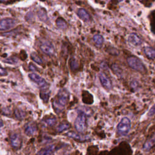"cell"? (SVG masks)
<instances>
[{"label": "cell", "mask_w": 155, "mask_h": 155, "mask_svg": "<svg viewBox=\"0 0 155 155\" xmlns=\"http://www.w3.org/2000/svg\"><path fill=\"white\" fill-rule=\"evenodd\" d=\"M69 98V93L65 89L60 90L53 101V107L55 111L59 114L63 111L66 106Z\"/></svg>", "instance_id": "6da1fadb"}, {"label": "cell", "mask_w": 155, "mask_h": 155, "mask_svg": "<svg viewBox=\"0 0 155 155\" xmlns=\"http://www.w3.org/2000/svg\"><path fill=\"white\" fill-rule=\"evenodd\" d=\"M75 127L78 132L82 133L87 128L86 116L82 111H80L75 121Z\"/></svg>", "instance_id": "7a4b0ae2"}, {"label": "cell", "mask_w": 155, "mask_h": 155, "mask_svg": "<svg viewBox=\"0 0 155 155\" xmlns=\"http://www.w3.org/2000/svg\"><path fill=\"white\" fill-rule=\"evenodd\" d=\"M130 128L131 122L130 119L127 117H124L117 126L118 133L121 136H125L130 132Z\"/></svg>", "instance_id": "3957f363"}, {"label": "cell", "mask_w": 155, "mask_h": 155, "mask_svg": "<svg viewBox=\"0 0 155 155\" xmlns=\"http://www.w3.org/2000/svg\"><path fill=\"white\" fill-rule=\"evenodd\" d=\"M127 61L129 65L132 68L140 72H145L146 67L144 64L138 58L136 57V56H129V57L127 59Z\"/></svg>", "instance_id": "277c9868"}, {"label": "cell", "mask_w": 155, "mask_h": 155, "mask_svg": "<svg viewBox=\"0 0 155 155\" xmlns=\"http://www.w3.org/2000/svg\"><path fill=\"white\" fill-rule=\"evenodd\" d=\"M17 21L13 18H4L0 20V31H9L15 26Z\"/></svg>", "instance_id": "5b68a950"}, {"label": "cell", "mask_w": 155, "mask_h": 155, "mask_svg": "<svg viewBox=\"0 0 155 155\" xmlns=\"http://www.w3.org/2000/svg\"><path fill=\"white\" fill-rule=\"evenodd\" d=\"M29 77L32 81L37 84L41 88V89H46L48 88L47 82L45 81L44 78H43L38 74L35 73H30L29 75Z\"/></svg>", "instance_id": "8992f818"}, {"label": "cell", "mask_w": 155, "mask_h": 155, "mask_svg": "<svg viewBox=\"0 0 155 155\" xmlns=\"http://www.w3.org/2000/svg\"><path fill=\"white\" fill-rule=\"evenodd\" d=\"M10 143L12 146L14 148L18 149L21 147V138L19 134L18 133H12L10 135Z\"/></svg>", "instance_id": "52a82bcc"}, {"label": "cell", "mask_w": 155, "mask_h": 155, "mask_svg": "<svg viewBox=\"0 0 155 155\" xmlns=\"http://www.w3.org/2000/svg\"><path fill=\"white\" fill-rule=\"evenodd\" d=\"M40 49L44 53L49 56H53L55 52L54 47L51 44L47 43L42 44L40 46Z\"/></svg>", "instance_id": "ba28073f"}, {"label": "cell", "mask_w": 155, "mask_h": 155, "mask_svg": "<svg viewBox=\"0 0 155 155\" xmlns=\"http://www.w3.org/2000/svg\"><path fill=\"white\" fill-rule=\"evenodd\" d=\"M66 135L67 136H68L69 138H71L75 139L76 140H78V141H80V142L86 141V140H87L89 139V137L87 136L81 135L80 133H76L73 132H68L66 134Z\"/></svg>", "instance_id": "9c48e42d"}, {"label": "cell", "mask_w": 155, "mask_h": 155, "mask_svg": "<svg viewBox=\"0 0 155 155\" xmlns=\"http://www.w3.org/2000/svg\"><path fill=\"white\" fill-rule=\"evenodd\" d=\"M128 41L130 43L135 46H139L141 45L143 43L141 38L135 33H132L129 35L128 37Z\"/></svg>", "instance_id": "30bf717a"}, {"label": "cell", "mask_w": 155, "mask_h": 155, "mask_svg": "<svg viewBox=\"0 0 155 155\" xmlns=\"http://www.w3.org/2000/svg\"><path fill=\"white\" fill-rule=\"evenodd\" d=\"M99 78L102 86L106 89L110 90L111 89V82L108 77L104 73H100L99 75Z\"/></svg>", "instance_id": "8fae6325"}, {"label": "cell", "mask_w": 155, "mask_h": 155, "mask_svg": "<svg viewBox=\"0 0 155 155\" xmlns=\"http://www.w3.org/2000/svg\"><path fill=\"white\" fill-rule=\"evenodd\" d=\"M25 133L28 136L34 135L37 132V127L34 123H28L25 127Z\"/></svg>", "instance_id": "7c38bea8"}, {"label": "cell", "mask_w": 155, "mask_h": 155, "mask_svg": "<svg viewBox=\"0 0 155 155\" xmlns=\"http://www.w3.org/2000/svg\"><path fill=\"white\" fill-rule=\"evenodd\" d=\"M77 15L81 20L85 22L89 21L90 19V16L89 13L85 9L82 8L78 9L77 12Z\"/></svg>", "instance_id": "4fadbf2b"}, {"label": "cell", "mask_w": 155, "mask_h": 155, "mask_svg": "<svg viewBox=\"0 0 155 155\" xmlns=\"http://www.w3.org/2000/svg\"><path fill=\"white\" fill-rule=\"evenodd\" d=\"M55 147L53 145L49 146L43 149H41L38 153V155H52Z\"/></svg>", "instance_id": "5bb4252c"}, {"label": "cell", "mask_w": 155, "mask_h": 155, "mask_svg": "<svg viewBox=\"0 0 155 155\" xmlns=\"http://www.w3.org/2000/svg\"><path fill=\"white\" fill-rule=\"evenodd\" d=\"M144 52L147 57L151 60H154L155 58V51L154 49L151 47H145L144 49Z\"/></svg>", "instance_id": "9a60e30c"}, {"label": "cell", "mask_w": 155, "mask_h": 155, "mask_svg": "<svg viewBox=\"0 0 155 155\" xmlns=\"http://www.w3.org/2000/svg\"><path fill=\"white\" fill-rule=\"evenodd\" d=\"M38 17L40 21L43 22H47L49 20L46 10L44 9H41L38 12Z\"/></svg>", "instance_id": "2e32d148"}, {"label": "cell", "mask_w": 155, "mask_h": 155, "mask_svg": "<svg viewBox=\"0 0 155 155\" xmlns=\"http://www.w3.org/2000/svg\"><path fill=\"white\" fill-rule=\"evenodd\" d=\"M154 145V138L153 137L150 139L147 140L143 146V150L146 151H150Z\"/></svg>", "instance_id": "e0dca14e"}, {"label": "cell", "mask_w": 155, "mask_h": 155, "mask_svg": "<svg viewBox=\"0 0 155 155\" xmlns=\"http://www.w3.org/2000/svg\"><path fill=\"white\" fill-rule=\"evenodd\" d=\"M93 41L97 46L101 47L104 43V38L101 35L96 34L93 36Z\"/></svg>", "instance_id": "ac0fdd59"}, {"label": "cell", "mask_w": 155, "mask_h": 155, "mask_svg": "<svg viewBox=\"0 0 155 155\" xmlns=\"http://www.w3.org/2000/svg\"><path fill=\"white\" fill-rule=\"evenodd\" d=\"M56 24L60 29H66L68 27L67 22L63 18H58L56 21Z\"/></svg>", "instance_id": "d6986e66"}, {"label": "cell", "mask_w": 155, "mask_h": 155, "mask_svg": "<svg viewBox=\"0 0 155 155\" xmlns=\"http://www.w3.org/2000/svg\"><path fill=\"white\" fill-rule=\"evenodd\" d=\"M40 97L44 103H47L49 99L50 93L47 89H41L40 92Z\"/></svg>", "instance_id": "ffe728a7"}, {"label": "cell", "mask_w": 155, "mask_h": 155, "mask_svg": "<svg viewBox=\"0 0 155 155\" xmlns=\"http://www.w3.org/2000/svg\"><path fill=\"white\" fill-rule=\"evenodd\" d=\"M31 57L32 58V60L35 62L36 63L38 64H43V60H42V59L39 57V55L35 53V52H32L31 55Z\"/></svg>", "instance_id": "44dd1931"}, {"label": "cell", "mask_w": 155, "mask_h": 155, "mask_svg": "<svg viewBox=\"0 0 155 155\" xmlns=\"http://www.w3.org/2000/svg\"><path fill=\"white\" fill-rule=\"evenodd\" d=\"M69 127H70V125L68 123H61L58 126L57 131L59 133H61L67 130Z\"/></svg>", "instance_id": "7402d4cb"}, {"label": "cell", "mask_w": 155, "mask_h": 155, "mask_svg": "<svg viewBox=\"0 0 155 155\" xmlns=\"http://www.w3.org/2000/svg\"><path fill=\"white\" fill-rule=\"evenodd\" d=\"M18 58H16V57H14V56L6 58V59L3 60L4 63L10 64H15L18 63Z\"/></svg>", "instance_id": "603a6c76"}, {"label": "cell", "mask_w": 155, "mask_h": 155, "mask_svg": "<svg viewBox=\"0 0 155 155\" xmlns=\"http://www.w3.org/2000/svg\"><path fill=\"white\" fill-rule=\"evenodd\" d=\"M15 115L16 116V117L18 119H23L24 116H25V114L22 111V110H20L19 109H16L15 111Z\"/></svg>", "instance_id": "cb8c5ba5"}, {"label": "cell", "mask_w": 155, "mask_h": 155, "mask_svg": "<svg viewBox=\"0 0 155 155\" xmlns=\"http://www.w3.org/2000/svg\"><path fill=\"white\" fill-rule=\"evenodd\" d=\"M44 122L46 125H47L48 126H53L54 125L56 122V119L55 118H49L47 119L44 121Z\"/></svg>", "instance_id": "d4e9b609"}, {"label": "cell", "mask_w": 155, "mask_h": 155, "mask_svg": "<svg viewBox=\"0 0 155 155\" xmlns=\"http://www.w3.org/2000/svg\"><path fill=\"white\" fill-rule=\"evenodd\" d=\"M111 68L113 69V70L115 72V73H116L117 75H120L121 73V70L120 68V67L117 65V64H113L111 66Z\"/></svg>", "instance_id": "484cf974"}, {"label": "cell", "mask_w": 155, "mask_h": 155, "mask_svg": "<svg viewBox=\"0 0 155 155\" xmlns=\"http://www.w3.org/2000/svg\"><path fill=\"white\" fill-rule=\"evenodd\" d=\"M70 65H71V67L72 69L75 70L78 68V61L75 60V59H72L71 61V63H70Z\"/></svg>", "instance_id": "4316f807"}, {"label": "cell", "mask_w": 155, "mask_h": 155, "mask_svg": "<svg viewBox=\"0 0 155 155\" xmlns=\"http://www.w3.org/2000/svg\"><path fill=\"white\" fill-rule=\"evenodd\" d=\"M109 50L108 52L110 53V54H112V55H118L119 54V51L115 49V48H114V47H111L110 49H109Z\"/></svg>", "instance_id": "83f0119b"}, {"label": "cell", "mask_w": 155, "mask_h": 155, "mask_svg": "<svg viewBox=\"0 0 155 155\" xmlns=\"http://www.w3.org/2000/svg\"><path fill=\"white\" fill-rule=\"evenodd\" d=\"M7 74V71L1 65H0V76H6Z\"/></svg>", "instance_id": "f1b7e54d"}, {"label": "cell", "mask_w": 155, "mask_h": 155, "mask_svg": "<svg viewBox=\"0 0 155 155\" xmlns=\"http://www.w3.org/2000/svg\"><path fill=\"white\" fill-rule=\"evenodd\" d=\"M155 114V109H154V106H153L152 107L150 108V110L148 112V115L151 117V116H153Z\"/></svg>", "instance_id": "f546056e"}, {"label": "cell", "mask_w": 155, "mask_h": 155, "mask_svg": "<svg viewBox=\"0 0 155 155\" xmlns=\"http://www.w3.org/2000/svg\"><path fill=\"white\" fill-rule=\"evenodd\" d=\"M29 67L30 70H31V71L35 72V71H36V70H37L36 67L35 65H33V64H30Z\"/></svg>", "instance_id": "4dcf8cb0"}, {"label": "cell", "mask_w": 155, "mask_h": 155, "mask_svg": "<svg viewBox=\"0 0 155 155\" xmlns=\"http://www.w3.org/2000/svg\"><path fill=\"white\" fill-rule=\"evenodd\" d=\"M8 1L9 0H0V3H5Z\"/></svg>", "instance_id": "1f68e13d"}, {"label": "cell", "mask_w": 155, "mask_h": 155, "mask_svg": "<svg viewBox=\"0 0 155 155\" xmlns=\"http://www.w3.org/2000/svg\"><path fill=\"white\" fill-rule=\"evenodd\" d=\"M3 125V122L1 120H0V128H1Z\"/></svg>", "instance_id": "d6a6232c"}, {"label": "cell", "mask_w": 155, "mask_h": 155, "mask_svg": "<svg viewBox=\"0 0 155 155\" xmlns=\"http://www.w3.org/2000/svg\"><path fill=\"white\" fill-rule=\"evenodd\" d=\"M139 1L143 2V1H148V0H139Z\"/></svg>", "instance_id": "836d02e7"}]
</instances>
